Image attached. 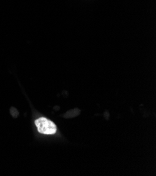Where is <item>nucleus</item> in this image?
Masks as SVG:
<instances>
[{
  "instance_id": "f03ea898",
  "label": "nucleus",
  "mask_w": 156,
  "mask_h": 176,
  "mask_svg": "<svg viewBox=\"0 0 156 176\" xmlns=\"http://www.w3.org/2000/svg\"><path fill=\"white\" fill-rule=\"evenodd\" d=\"M10 112H11V114L13 117H17L18 116V112L17 109L14 108H11Z\"/></svg>"
},
{
  "instance_id": "f257e3e1",
  "label": "nucleus",
  "mask_w": 156,
  "mask_h": 176,
  "mask_svg": "<svg viewBox=\"0 0 156 176\" xmlns=\"http://www.w3.org/2000/svg\"><path fill=\"white\" fill-rule=\"evenodd\" d=\"M37 127L40 133L43 134H54L56 132V126L55 123L46 118H40L35 122Z\"/></svg>"
}]
</instances>
